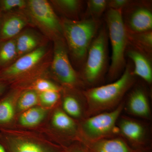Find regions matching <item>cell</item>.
<instances>
[{
    "mask_svg": "<svg viewBox=\"0 0 152 152\" xmlns=\"http://www.w3.org/2000/svg\"><path fill=\"white\" fill-rule=\"evenodd\" d=\"M133 71V63L129 60L124 72L116 80L83 90L86 101V118L116 108L135 83L136 77Z\"/></svg>",
    "mask_w": 152,
    "mask_h": 152,
    "instance_id": "obj_1",
    "label": "cell"
},
{
    "mask_svg": "<svg viewBox=\"0 0 152 152\" xmlns=\"http://www.w3.org/2000/svg\"><path fill=\"white\" fill-rule=\"evenodd\" d=\"M52 54L53 50L46 44L19 57L10 65L0 70V82L23 89L37 79L46 77Z\"/></svg>",
    "mask_w": 152,
    "mask_h": 152,
    "instance_id": "obj_2",
    "label": "cell"
},
{
    "mask_svg": "<svg viewBox=\"0 0 152 152\" xmlns=\"http://www.w3.org/2000/svg\"><path fill=\"white\" fill-rule=\"evenodd\" d=\"M63 36L69 58L80 70L84 64L90 46L101 28V20L61 18Z\"/></svg>",
    "mask_w": 152,
    "mask_h": 152,
    "instance_id": "obj_3",
    "label": "cell"
},
{
    "mask_svg": "<svg viewBox=\"0 0 152 152\" xmlns=\"http://www.w3.org/2000/svg\"><path fill=\"white\" fill-rule=\"evenodd\" d=\"M0 142L6 152H65L66 148L50 134L13 126L0 129Z\"/></svg>",
    "mask_w": 152,
    "mask_h": 152,
    "instance_id": "obj_4",
    "label": "cell"
},
{
    "mask_svg": "<svg viewBox=\"0 0 152 152\" xmlns=\"http://www.w3.org/2000/svg\"><path fill=\"white\" fill-rule=\"evenodd\" d=\"M109 38L104 24L91 44L83 66L79 72L88 88L99 86L109 69Z\"/></svg>",
    "mask_w": 152,
    "mask_h": 152,
    "instance_id": "obj_5",
    "label": "cell"
},
{
    "mask_svg": "<svg viewBox=\"0 0 152 152\" xmlns=\"http://www.w3.org/2000/svg\"><path fill=\"white\" fill-rule=\"evenodd\" d=\"M105 20L112 50L111 61L107 74V79L111 83L120 77L126 66L127 34L123 22L121 10L108 9Z\"/></svg>",
    "mask_w": 152,
    "mask_h": 152,
    "instance_id": "obj_6",
    "label": "cell"
},
{
    "mask_svg": "<svg viewBox=\"0 0 152 152\" xmlns=\"http://www.w3.org/2000/svg\"><path fill=\"white\" fill-rule=\"evenodd\" d=\"M124 108L123 102L113 110L84 118L79 122V142L88 143L118 135L117 124Z\"/></svg>",
    "mask_w": 152,
    "mask_h": 152,
    "instance_id": "obj_7",
    "label": "cell"
},
{
    "mask_svg": "<svg viewBox=\"0 0 152 152\" xmlns=\"http://www.w3.org/2000/svg\"><path fill=\"white\" fill-rule=\"evenodd\" d=\"M53 47L49 72L60 86L68 89H86L79 72L72 65L64 37L53 42Z\"/></svg>",
    "mask_w": 152,
    "mask_h": 152,
    "instance_id": "obj_8",
    "label": "cell"
},
{
    "mask_svg": "<svg viewBox=\"0 0 152 152\" xmlns=\"http://www.w3.org/2000/svg\"><path fill=\"white\" fill-rule=\"evenodd\" d=\"M30 25L37 28L47 39L54 42L64 37L61 19L46 0H28L24 10Z\"/></svg>",
    "mask_w": 152,
    "mask_h": 152,
    "instance_id": "obj_9",
    "label": "cell"
},
{
    "mask_svg": "<svg viewBox=\"0 0 152 152\" xmlns=\"http://www.w3.org/2000/svg\"><path fill=\"white\" fill-rule=\"evenodd\" d=\"M53 110L50 118L49 134L65 148L78 141L79 122L66 113L61 107V104Z\"/></svg>",
    "mask_w": 152,
    "mask_h": 152,
    "instance_id": "obj_10",
    "label": "cell"
},
{
    "mask_svg": "<svg viewBox=\"0 0 152 152\" xmlns=\"http://www.w3.org/2000/svg\"><path fill=\"white\" fill-rule=\"evenodd\" d=\"M123 22L128 34H137L152 30L151 2L132 1L122 11Z\"/></svg>",
    "mask_w": 152,
    "mask_h": 152,
    "instance_id": "obj_11",
    "label": "cell"
},
{
    "mask_svg": "<svg viewBox=\"0 0 152 152\" xmlns=\"http://www.w3.org/2000/svg\"><path fill=\"white\" fill-rule=\"evenodd\" d=\"M118 135L136 151L150 149L148 145L147 131L137 120L125 116L120 117L117 124Z\"/></svg>",
    "mask_w": 152,
    "mask_h": 152,
    "instance_id": "obj_12",
    "label": "cell"
},
{
    "mask_svg": "<svg viewBox=\"0 0 152 152\" xmlns=\"http://www.w3.org/2000/svg\"><path fill=\"white\" fill-rule=\"evenodd\" d=\"M30 25L23 10L2 13L0 19V42L14 39Z\"/></svg>",
    "mask_w": 152,
    "mask_h": 152,
    "instance_id": "obj_13",
    "label": "cell"
},
{
    "mask_svg": "<svg viewBox=\"0 0 152 152\" xmlns=\"http://www.w3.org/2000/svg\"><path fill=\"white\" fill-rule=\"evenodd\" d=\"M61 95V107L66 113L78 122L86 118V101L82 90L62 88Z\"/></svg>",
    "mask_w": 152,
    "mask_h": 152,
    "instance_id": "obj_14",
    "label": "cell"
},
{
    "mask_svg": "<svg viewBox=\"0 0 152 152\" xmlns=\"http://www.w3.org/2000/svg\"><path fill=\"white\" fill-rule=\"evenodd\" d=\"M129 114L138 118L149 119L151 117L149 101L144 88L136 87L130 93L124 108Z\"/></svg>",
    "mask_w": 152,
    "mask_h": 152,
    "instance_id": "obj_15",
    "label": "cell"
},
{
    "mask_svg": "<svg viewBox=\"0 0 152 152\" xmlns=\"http://www.w3.org/2000/svg\"><path fill=\"white\" fill-rule=\"evenodd\" d=\"M127 57L133 65V72L145 81L148 85L152 83V58L128 44L126 52Z\"/></svg>",
    "mask_w": 152,
    "mask_h": 152,
    "instance_id": "obj_16",
    "label": "cell"
},
{
    "mask_svg": "<svg viewBox=\"0 0 152 152\" xmlns=\"http://www.w3.org/2000/svg\"><path fill=\"white\" fill-rule=\"evenodd\" d=\"M23 89L11 88V89L0 99V129L12 126L17 115V100Z\"/></svg>",
    "mask_w": 152,
    "mask_h": 152,
    "instance_id": "obj_17",
    "label": "cell"
},
{
    "mask_svg": "<svg viewBox=\"0 0 152 152\" xmlns=\"http://www.w3.org/2000/svg\"><path fill=\"white\" fill-rule=\"evenodd\" d=\"M45 39V37L31 29L23 30L15 37L18 58L47 44Z\"/></svg>",
    "mask_w": 152,
    "mask_h": 152,
    "instance_id": "obj_18",
    "label": "cell"
},
{
    "mask_svg": "<svg viewBox=\"0 0 152 152\" xmlns=\"http://www.w3.org/2000/svg\"><path fill=\"white\" fill-rule=\"evenodd\" d=\"M88 152H137L119 136L84 144Z\"/></svg>",
    "mask_w": 152,
    "mask_h": 152,
    "instance_id": "obj_19",
    "label": "cell"
},
{
    "mask_svg": "<svg viewBox=\"0 0 152 152\" xmlns=\"http://www.w3.org/2000/svg\"><path fill=\"white\" fill-rule=\"evenodd\" d=\"M52 110L40 105L31 108L19 114L18 124L23 129L35 128L43 122Z\"/></svg>",
    "mask_w": 152,
    "mask_h": 152,
    "instance_id": "obj_20",
    "label": "cell"
},
{
    "mask_svg": "<svg viewBox=\"0 0 152 152\" xmlns=\"http://www.w3.org/2000/svg\"><path fill=\"white\" fill-rule=\"evenodd\" d=\"M50 3L62 18L69 20H79L83 14L84 2L81 0H52Z\"/></svg>",
    "mask_w": 152,
    "mask_h": 152,
    "instance_id": "obj_21",
    "label": "cell"
},
{
    "mask_svg": "<svg viewBox=\"0 0 152 152\" xmlns=\"http://www.w3.org/2000/svg\"><path fill=\"white\" fill-rule=\"evenodd\" d=\"M127 34L128 44L152 58V30L137 34Z\"/></svg>",
    "mask_w": 152,
    "mask_h": 152,
    "instance_id": "obj_22",
    "label": "cell"
},
{
    "mask_svg": "<svg viewBox=\"0 0 152 152\" xmlns=\"http://www.w3.org/2000/svg\"><path fill=\"white\" fill-rule=\"evenodd\" d=\"M18 58L15 38L0 42V70L10 65Z\"/></svg>",
    "mask_w": 152,
    "mask_h": 152,
    "instance_id": "obj_23",
    "label": "cell"
},
{
    "mask_svg": "<svg viewBox=\"0 0 152 152\" xmlns=\"http://www.w3.org/2000/svg\"><path fill=\"white\" fill-rule=\"evenodd\" d=\"M38 105H40L38 93L33 90L23 89L17 100V115Z\"/></svg>",
    "mask_w": 152,
    "mask_h": 152,
    "instance_id": "obj_24",
    "label": "cell"
},
{
    "mask_svg": "<svg viewBox=\"0 0 152 152\" xmlns=\"http://www.w3.org/2000/svg\"><path fill=\"white\" fill-rule=\"evenodd\" d=\"M108 0H88L86 3V11L82 18L100 20L104 12L107 8Z\"/></svg>",
    "mask_w": 152,
    "mask_h": 152,
    "instance_id": "obj_25",
    "label": "cell"
},
{
    "mask_svg": "<svg viewBox=\"0 0 152 152\" xmlns=\"http://www.w3.org/2000/svg\"><path fill=\"white\" fill-rule=\"evenodd\" d=\"M25 89L33 90L39 93L52 91H61L62 88L46 77H41L33 81L23 90Z\"/></svg>",
    "mask_w": 152,
    "mask_h": 152,
    "instance_id": "obj_26",
    "label": "cell"
},
{
    "mask_svg": "<svg viewBox=\"0 0 152 152\" xmlns=\"http://www.w3.org/2000/svg\"><path fill=\"white\" fill-rule=\"evenodd\" d=\"M39 104L50 109H53L61 104V91H48L38 93Z\"/></svg>",
    "mask_w": 152,
    "mask_h": 152,
    "instance_id": "obj_27",
    "label": "cell"
},
{
    "mask_svg": "<svg viewBox=\"0 0 152 152\" xmlns=\"http://www.w3.org/2000/svg\"><path fill=\"white\" fill-rule=\"evenodd\" d=\"M26 0H0V10L2 13L24 10L26 6Z\"/></svg>",
    "mask_w": 152,
    "mask_h": 152,
    "instance_id": "obj_28",
    "label": "cell"
},
{
    "mask_svg": "<svg viewBox=\"0 0 152 152\" xmlns=\"http://www.w3.org/2000/svg\"><path fill=\"white\" fill-rule=\"evenodd\" d=\"M131 0H110L108 1L107 8L115 10H121L130 5Z\"/></svg>",
    "mask_w": 152,
    "mask_h": 152,
    "instance_id": "obj_29",
    "label": "cell"
},
{
    "mask_svg": "<svg viewBox=\"0 0 152 152\" xmlns=\"http://www.w3.org/2000/svg\"><path fill=\"white\" fill-rule=\"evenodd\" d=\"M65 152H88L86 146L81 142L77 141L66 148Z\"/></svg>",
    "mask_w": 152,
    "mask_h": 152,
    "instance_id": "obj_30",
    "label": "cell"
},
{
    "mask_svg": "<svg viewBox=\"0 0 152 152\" xmlns=\"http://www.w3.org/2000/svg\"><path fill=\"white\" fill-rule=\"evenodd\" d=\"M8 85L5 83L0 82V99L2 97L7 88Z\"/></svg>",
    "mask_w": 152,
    "mask_h": 152,
    "instance_id": "obj_31",
    "label": "cell"
},
{
    "mask_svg": "<svg viewBox=\"0 0 152 152\" xmlns=\"http://www.w3.org/2000/svg\"><path fill=\"white\" fill-rule=\"evenodd\" d=\"M0 152H6L4 148L3 147V145L0 142Z\"/></svg>",
    "mask_w": 152,
    "mask_h": 152,
    "instance_id": "obj_32",
    "label": "cell"
},
{
    "mask_svg": "<svg viewBox=\"0 0 152 152\" xmlns=\"http://www.w3.org/2000/svg\"><path fill=\"white\" fill-rule=\"evenodd\" d=\"M137 152H151V148L148 149L144 150H142V151H137Z\"/></svg>",
    "mask_w": 152,
    "mask_h": 152,
    "instance_id": "obj_33",
    "label": "cell"
},
{
    "mask_svg": "<svg viewBox=\"0 0 152 152\" xmlns=\"http://www.w3.org/2000/svg\"><path fill=\"white\" fill-rule=\"evenodd\" d=\"M2 12H1V10H0V19H1V16Z\"/></svg>",
    "mask_w": 152,
    "mask_h": 152,
    "instance_id": "obj_34",
    "label": "cell"
}]
</instances>
